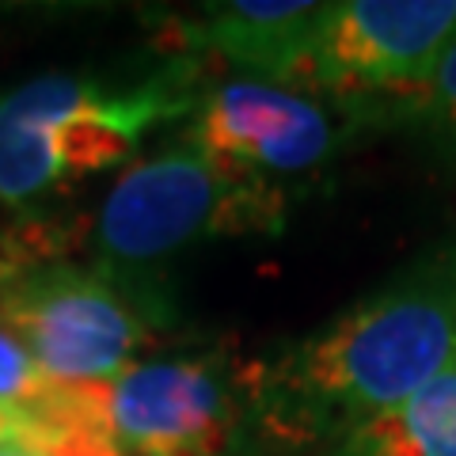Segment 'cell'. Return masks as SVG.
Listing matches in <instances>:
<instances>
[{
	"instance_id": "cell-10",
	"label": "cell",
	"mask_w": 456,
	"mask_h": 456,
	"mask_svg": "<svg viewBox=\"0 0 456 456\" xmlns=\"http://www.w3.org/2000/svg\"><path fill=\"white\" fill-rule=\"evenodd\" d=\"M57 392V380L42 373V365L27 354V346L0 327V407L16 415H35L38 407L50 403Z\"/></svg>"
},
{
	"instance_id": "cell-1",
	"label": "cell",
	"mask_w": 456,
	"mask_h": 456,
	"mask_svg": "<svg viewBox=\"0 0 456 456\" xmlns=\"http://www.w3.org/2000/svg\"><path fill=\"white\" fill-rule=\"evenodd\" d=\"M456 358V248H434L316 335L255 365L244 388L278 445H335Z\"/></svg>"
},
{
	"instance_id": "cell-8",
	"label": "cell",
	"mask_w": 456,
	"mask_h": 456,
	"mask_svg": "<svg viewBox=\"0 0 456 456\" xmlns=\"http://www.w3.org/2000/svg\"><path fill=\"white\" fill-rule=\"evenodd\" d=\"M323 16L327 4H301V0L209 4L198 20L179 23V50H209L293 92L312 46H316Z\"/></svg>"
},
{
	"instance_id": "cell-6",
	"label": "cell",
	"mask_w": 456,
	"mask_h": 456,
	"mask_svg": "<svg viewBox=\"0 0 456 456\" xmlns=\"http://www.w3.org/2000/svg\"><path fill=\"white\" fill-rule=\"evenodd\" d=\"M183 141L228 175L270 183L327 164L338 152L342 130L312 95L263 80H228L198 99Z\"/></svg>"
},
{
	"instance_id": "cell-7",
	"label": "cell",
	"mask_w": 456,
	"mask_h": 456,
	"mask_svg": "<svg viewBox=\"0 0 456 456\" xmlns=\"http://www.w3.org/2000/svg\"><path fill=\"white\" fill-rule=\"evenodd\" d=\"M92 77H38L0 95V202L31 209L69 191L57 122L95 95Z\"/></svg>"
},
{
	"instance_id": "cell-11",
	"label": "cell",
	"mask_w": 456,
	"mask_h": 456,
	"mask_svg": "<svg viewBox=\"0 0 456 456\" xmlns=\"http://www.w3.org/2000/svg\"><path fill=\"white\" fill-rule=\"evenodd\" d=\"M403 122H419L422 130H430L456 156V35L445 42L430 80L411 103Z\"/></svg>"
},
{
	"instance_id": "cell-2",
	"label": "cell",
	"mask_w": 456,
	"mask_h": 456,
	"mask_svg": "<svg viewBox=\"0 0 456 456\" xmlns=\"http://www.w3.org/2000/svg\"><path fill=\"white\" fill-rule=\"evenodd\" d=\"M285 224V198L274 183L228 175L183 141L134 164L114 183L95 217L99 270L110 278L152 266L206 236H274Z\"/></svg>"
},
{
	"instance_id": "cell-9",
	"label": "cell",
	"mask_w": 456,
	"mask_h": 456,
	"mask_svg": "<svg viewBox=\"0 0 456 456\" xmlns=\"http://www.w3.org/2000/svg\"><path fill=\"white\" fill-rule=\"evenodd\" d=\"M323 456H456V358L403 403L342 434Z\"/></svg>"
},
{
	"instance_id": "cell-3",
	"label": "cell",
	"mask_w": 456,
	"mask_h": 456,
	"mask_svg": "<svg viewBox=\"0 0 456 456\" xmlns=\"http://www.w3.org/2000/svg\"><path fill=\"white\" fill-rule=\"evenodd\" d=\"M149 308L99 266L57 255L0 259V327L42 373L73 388H110L149 338Z\"/></svg>"
},
{
	"instance_id": "cell-4",
	"label": "cell",
	"mask_w": 456,
	"mask_h": 456,
	"mask_svg": "<svg viewBox=\"0 0 456 456\" xmlns=\"http://www.w3.org/2000/svg\"><path fill=\"white\" fill-rule=\"evenodd\" d=\"M456 35V0H346L323 27L293 88L331 95L358 118L403 122Z\"/></svg>"
},
{
	"instance_id": "cell-12",
	"label": "cell",
	"mask_w": 456,
	"mask_h": 456,
	"mask_svg": "<svg viewBox=\"0 0 456 456\" xmlns=\"http://www.w3.org/2000/svg\"><path fill=\"white\" fill-rule=\"evenodd\" d=\"M0 456H35V452H27L20 445H0Z\"/></svg>"
},
{
	"instance_id": "cell-5",
	"label": "cell",
	"mask_w": 456,
	"mask_h": 456,
	"mask_svg": "<svg viewBox=\"0 0 456 456\" xmlns=\"http://www.w3.org/2000/svg\"><path fill=\"white\" fill-rule=\"evenodd\" d=\"M240 392L228 369L202 358H152L110 384L107 415L122 456H224L240 426Z\"/></svg>"
}]
</instances>
